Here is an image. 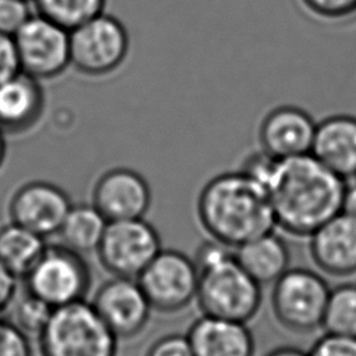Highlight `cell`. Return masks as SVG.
<instances>
[{"mask_svg": "<svg viewBox=\"0 0 356 356\" xmlns=\"http://www.w3.org/2000/svg\"><path fill=\"white\" fill-rule=\"evenodd\" d=\"M348 181L310 153L277 160L266 184L275 228L293 236H310L342 210Z\"/></svg>", "mask_w": 356, "mask_h": 356, "instance_id": "cell-1", "label": "cell"}, {"mask_svg": "<svg viewBox=\"0 0 356 356\" xmlns=\"http://www.w3.org/2000/svg\"><path fill=\"white\" fill-rule=\"evenodd\" d=\"M196 217L210 239L231 249L275 229L266 188L241 170L217 174L202 186Z\"/></svg>", "mask_w": 356, "mask_h": 356, "instance_id": "cell-2", "label": "cell"}, {"mask_svg": "<svg viewBox=\"0 0 356 356\" xmlns=\"http://www.w3.org/2000/svg\"><path fill=\"white\" fill-rule=\"evenodd\" d=\"M193 260L199 271L196 303L203 314L241 323L256 317L263 286L243 270L231 248L209 239L200 243Z\"/></svg>", "mask_w": 356, "mask_h": 356, "instance_id": "cell-3", "label": "cell"}, {"mask_svg": "<svg viewBox=\"0 0 356 356\" xmlns=\"http://www.w3.org/2000/svg\"><path fill=\"white\" fill-rule=\"evenodd\" d=\"M39 356H118V338L90 302L53 309L36 335Z\"/></svg>", "mask_w": 356, "mask_h": 356, "instance_id": "cell-4", "label": "cell"}, {"mask_svg": "<svg viewBox=\"0 0 356 356\" xmlns=\"http://www.w3.org/2000/svg\"><path fill=\"white\" fill-rule=\"evenodd\" d=\"M131 51V38L124 22L102 13L70 31L71 67L89 78L115 74Z\"/></svg>", "mask_w": 356, "mask_h": 356, "instance_id": "cell-5", "label": "cell"}, {"mask_svg": "<svg viewBox=\"0 0 356 356\" xmlns=\"http://www.w3.org/2000/svg\"><path fill=\"white\" fill-rule=\"evenodd\" d=\"M22 280L25 291L56 309L85 300L92 286V270L83 254L54 243L46 246Z\"/></svg>", "mask_w": 356, "mask_h": 356, "instance_id": "cell-6", "label": "cell"}, {"mask_svg": "<svg viewBox=\"0 0 356 356\" xmlns=\"http://www.w3.org/2000/svg\"><path fill=\"white\" fill-rule=\"evenodd\" d=\"M330 285L317 271L288 268L271 291V310L277 323L295 334H310L323 327Z\"/></svg>", "mask_w": 356, "mask_h": 356, "instance_id": "cell-7", "label": "cell"}, {"mask_svg": "<svg viewBox=\"0 0 356 356\" xmlns=\"http://www.w3.org/2000/svg\"><path fill=\"white\" fill-rule=\"evenodd\" d=\"M161 249L159 231L142 217L108 221L96 254L113 277L138 278Z\"/></svg>", "mask_w": 356, "mask_h": 356, "instance_id": "cell-8", "label": "cell"}, {"mask_svg": "<svg viewBox=\"0 0 356 356\" xmlns=\"http://www.w3.org/2000/svg\"><path fill=\"white\" fill-rule=\"evenodd\" d=\"M136 280L156 312L178 313L196 300L199 271L184 252L161 249Z\"/></svg>", "mask_w": 356, "mask_h": 356, "instance_id": "cell-9", "label": "cell"}, {"mask_svg": "<svg viewBox=\"0 0 356 356\" xmlns=\"http://www.w3.org/2000/svg\"><path fill=\"white\" fill-rule=\"evenodd\" d=\"M21 72L39 81L60 76L71 67L70 31L33 13L14 33Z\"/></svg>", "mask_w": 356, "mask_h": 356, "instance_id": "cell-10", "label": "cell"}, {"mask_svg": "<svg viewBox=\"0 0 356 356\" xmlns=\"http://www.w3.org/2000/svg\"><path fill=\"white\" fill-rule=\"evenodd\" d=\"M90 303L120 341L139 337L153 312L136 278L111 275L95 291Z\"/></svg>", "mask_w": 356, "mask_h": 356, "instance_id": "cell-11", "label": "cell"}, {"mask_svg": "<svg viewBox=\"0 0 356 356\" xmlns=\"http://www.w3.org/2000/svg\"><path fill=\"white\" fill-rule=\"evenodd\" d=\"M70 195L60 185L44 179L21 184L10 196V221L43 238L57 235L71 206Z\"/></svg>", "mask_w": 356, "mask_h": 356, "instance_id": "cell-12", "label": "cell"}, {"mask_svg": "<svg viewBox=\"0 0 356 356\" xmlns=\"http://www.w3.org/2000/svg\"><path fill=\"white\" fill-rule=\"evenodd\" d=\"M152 188L136 170L117 165L104 170L95 179L90 203L107 221L142 218L152 206Z\"/></svg>", "mask_w": 356, "mask_h": 356, "instance_id": "cell-13", "label": "cell"}, {"mask_svg": "<svg viewBox=\"0 0 356 356\" xmlns=\"http://www.w3.org/2000/svg\"><path fill=\"white\" fill-rule=\"evenodd\" d=\"M317 121L295 104H280L270 108L257 127V143L268 156L285 160L310 153Z\"/></svg>", "mask_w": 356, "mask_h": 356, "instance_id": "cell-14", "label": "cell"}, {"mask_svg": "<svg viewBox=\"0 0 356 356\" xmlns=\"http://www.w3.org/2000/svg\"><path fill=\"white\" fill-rule=\"evenodd\" d=\"M313 263L332 277L356 274V216L339 211L309 236Z\"/></svg>", "mask_w": 356, "mask_h": 356, "instance_id": "cell-15", "label": "cell"}, {"mask_svg": "<svg viewBox=\"0 0 356 356\" xmlns=\"http://www.w3.org/2000/svg\"><path fill=\"white\" fill-rule=\"evenodd\" d=\"M310 154L346 181L356 178V115L337 113L317 121Z\"/></svg>", "mask_w": 356, "mask_h": 356, "instance_id": "cell-16", "label": "cell"}, {"mask_svg": "<svg viewBox=\"0 0 356 356\" xmlns=\"http://www.w3.org/2000/svg\"><path fill=\"white\" fill-rule=\"evenodd\" d=\"M246 324L203 314L191 324L186 337L195 356H254L256 341Z\"/></svg>", "mask_w": 356, "mask_h": 356, "instance_id": "cell-17", "label": "cell"}, {"mask_svg": "<svg viewBox=\"0 0 356 356\" xmlns=\"http://www.w3.org/2000/svg\"><path fill=\"white\" fill-rule=\"evenodd\" d=\"M46 106L42 81L18 72L0 83V128L8 134H24L40 120Z\"/></svg>", "mask_w": 356, "mask_h": 356, "instance_id": "cell-18", "label": "cell"}, {"mask_svg": "<svg viewBox=\"0 0 356 356\" xmlns=\"http://www.w3.org/2000/svg\"><path fill=\"white\" fill-rule=\"evenodd\" d=\"M238 263L261 286L274 284L289 267L291 252L282 236L274 231L234 249Z\"/></svg>", "mask_w": 356, "mask_h": 356, "instance_id": "cell-19", "label": "cell"}, {"mask_svg": "<svg viewBox=\"0 0 356 356\" xmlns=\"http://www.w3.org/2000/svg\"><path fill=\"white\" fill-rule=\"evenodd\" d=\"M107 224L106 217L90 202L72 204L57 232L58 243L83 256L96 253Z\"/></svg>", "mask_w": 356, "mask_h": 356, "instance_id": "cell-20", "label": "cell"}, {"mask_svg": "<svg viewBox=\"0 0 356 356\" xmlns=\"http://www.w3.org/2000/svg\"><path fill=\"white\" fill-rule=\"evenodd\" d=\"M46 238L8 222L0 227V261L17 278H24L36 264L47 243Z\"/></svg>", "mask_w": 356, "mask_h": 356, "instance_id": "cell-21", "label": "cell"}, {"mask_svg": "<svg viewBox=\"0 0 356 356\" xmlns=\"http://www.w3.org/2000/svg\"><path fill=\"white\" fill-rule=\"evenodd\" d=\"M321 328L325 332L356 337V284L331 288Z\"/></svg>", "mask_w": 356, "mask_h": 356, "instance_id": "cell-22", "label": "cell"}, {"mask_svg": "<svg viewBox=\"0 0 356 356\" xmlns=\"http://www.w3.org/2000/svg\"><path fill=\"white\" fill-rule=\"evenodd\" d=\"M36 13L71 31L106 11L107 0H32Z\"/></svg>", "mask_w": 356, "mask_h": 356, "instance_id": "cell-23", "label": "cell"}, {"mask_svg": "<svg viewBox=\"0 0 356 356\" xmlns=\"http://www.w3.org/2000/svg\"><path fill=\"white\" fill-rule=\"evenodd\" d=\"M11 307V321L28 335H38L53 312V307L28 291H25L21 296H17Z\"/></svg>", "mask_w": 356, "mask_h": 356, "instance_id": "cell-24", "label": "cell"}, {"mask_svg": "<svg viewBox=\"0 0 356 356\" xmlns=\"http://www.w3.org/2000/svg\"><path fill=\"white\" fill-rule=\"evenodd\" d=\"M312 18L325 24H339L356 15V0H298Z\"/></svg>", "mask_w": 356, "mask_h": 356, "instance_id": "cell-25", "label": "cell"}, {"mask_svg": "<svg viewBox=\"0 0 356 356\" xmlns=\"http://www.w3.org/2000/svg\"><path fill=\"white\" fill-rule=\"evenodd\" d=\"M0 356H33L29 335L0 314Z\"/></svg>", "mask_w": 356, "mask_h": 356, "instance_id": "cell-26", "label": "cell"}, {"mask_svg": "<svg viewBox=\"0 0 356 356\" xmlns=\"http://www.w3.org/2000/svg\"><path fill=\"white\" fill-rule=\"evenodd\" d=\"M307 356H356V337L324 332L307 350Z\"/></svg>", "mask_w": 356, "mask_h": 356, "instance_id": "cell-27", "label": "cell"}, {"mask_svg": "<svg viewBox=\"0 0 356 356\" xmlns=\"http://www.w3.org/2000/svg\"><path fill=\"white\" fill-rule=\"evenodd\" d=\"M28 0H0V32L13 35L33 14Z\"/></svg>", "mask_w": 356, "mask_h": 356, "instance_id": "cell-28", "label": "cell"}, {"mask_svg": "<svg viewBox=\"0 0 356 356\" xmlns=\"http://www.w3.org/2000/svg\"><path fill=\"white\" fill-rule=\"evenodd\" d=\"M143 356H195L186 334L172 332L154 339Z\"/></svg>", "mask_w": 356, "mask_h": 356, "instance_id": "cell-29", "label": "cell"}, {"mask_svg": "<svg viewBox=\"0 0 356 356\" xmlns=\"http://www.w3.org/2000/svg\"><path fill=\"white\" fill-rule=\"evenodd\" d=\"M18 72H21V67L14 36L0 32V83Z\"/></svg>", "mask_w": 356, "mask_h": 356, "instance_id": "cell-30", "label": "cell"}, {"mask_svg": "<svg viewBox=\"0 0 356 356\" xmlns=\"http://www.w3.org/2000/svg\"><path fill=\"white\" fill-rule=\"evenodd\" d=\"M17 280L0 261V314L10 309L17 298Z\"/></svg>", "mask_w": 356, "mask_h": 356, "instance_id": "cell-31", "label": "cell"}, {"mask_svg": "<svg viewBox=\"0 0 356 356\" xmlns=\"http://www.w3.org/2000/svg\"><path fill=\"white\" fill-rule=\"evenodd\" d=\"M341 211L356 216V181L355 179H353L352 184L346 185Z\"/></svg>", "mask_w": 356, "mask_h": 356, "instance_id": "cell-32", "label": "cell"}, {"mask_svg": "<svg viewBox=\"0 0 356 356\" xmlns=\"http://www.w3.org/2000/svg\"><path fill=\"white\" fill-rule=\"evenodd\" d=\"M264 356H307V352H305L296 346L284 345V346H277V348L268 350Z\"/></svg>", "mask_w": 356, "mask_h": 356, "instance_id": "cell-33", "label": "cell"}, {"mask_svg": "<svg viewBox=\"0 0 356 356\" xmlns=\"http://www.w3.org/2000/svg\"><path fill=\"white\" fill-rule=\"evenodd\" d=\"M7 134L0 128V168L3 167L7 156V140H6Z\"/></svg>", "mask_w": 356, "mask_h": 356, "instance_id": "cell-34", "label": "cell"}, {"mask_svg": "<svg viewBox=\"0 0 356 356\" xmlns=\"http://www.w3.org/2000/svg\"><path fill=\"white\" fill-rule=\"evenodd\" d=\"M28 1H32V0H28Z\"/></svg>", "mask_w": 356, "mask_h": 356, "instance_id": "cell-35", "label": "cell"}, {"mask_svg": "<svg viewBox=\"0 0 356 356\" xmlns=\"http://www.w3.org/2000/svg\"><path fill=\"white\" fill-rule=\"evenodd\" d=\"M355 181H356V178H355Z\"/></svg>", "mask_w": 356, "mask_h": 356, "instance_id": "cell-36", "label": "cell"}]
</instances>
